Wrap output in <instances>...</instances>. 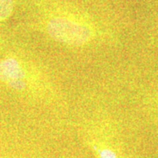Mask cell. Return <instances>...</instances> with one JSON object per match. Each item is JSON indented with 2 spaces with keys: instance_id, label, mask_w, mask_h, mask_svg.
<instances>
[{
  "instance_id": "1",
  "label": "cell",
  "mask_w": 158,
  "mask_h": 158,
  "mask_svg": "<svg viewBox=\"0 0 158 158\" xmlns=\"http://www.w3.org/2000/svg\"><path fill=\"white\" fill-rule=\"evenodd\" d=\"M51 37L71 45H82L91 39L92 32L85 24L67 17L52 18L47 25Z\"/></svg>"
},
{
  "instance_id": "2",
  "label": "cell",
  "mask_w": 158,
  "mask_h": 158,
  "mask_svg": "<svg viewBox=\"0 0 158 158\" xmlns=\"http://www.w3.org/2000/svg\"><path fill=\"white\" fill-rule=\"evenodd\" d=\"M30 74L25 64L14 58L0 61V81L18 90L27 89L30 82Z\"/></svg>"
},
{
  "instance_id": "3",
  "label": "cell",
  "mask_w": 158,
  "mask_h": 158,
  "mask_svg": "<svg viewBox=\"0 0 158 158\" xmlns=\"http://www.w3.org/2000/svg\"><path fill=\"white\" fill-rule=\"evenodd\" d=\"M13 10L12 0H0V20H5L11 16Z\"/></svg>"
},
{
  "instance_id": "4",
  "label": "cell",
  "mask_w": 158,
  "mask_h": 158,
  "mask_svg": "<svg viewBox=\"0 0 158 158\" xmlns=\"http://www.w3.org/2000/svg\"><path fill=\"white\" fill-rule=\"evenodd\" d=\"M99 156L100 158H118L115 153L111 151L110 149H103L99 151Z\"/></svg>"
}]
</instances>
